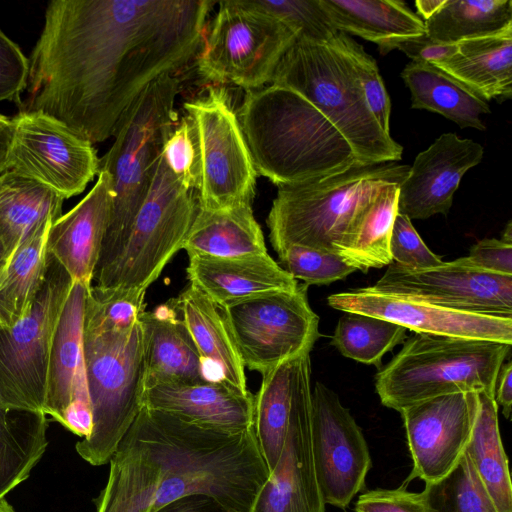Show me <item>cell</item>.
<instances>
[{
    "label": "cell",
    "instance_id": "cell-5",
    "mask_svg": "<svg viewBox=\"0 0 512 512\" xmlns=\"http://www.w3.org/2000/svg\"><path fill=\"white\" fill-rule=\"evenodd\" d=\"M179 91V80L172 74L152 82L127 111L112 146L99 159V171L107 172L111 179L112 209L95 270L121 247L147 196L163 147L177 122Z\"/></svg>",
    "mask_w": 512,
    "mask_h": 512
},
{
    "label": "cell",
    "instance_id": "cell-43",
    "mask_svg": "<svg viewBox=\"0 0 512 512\" xmlns=\"http://www.w3.org/2000/svg\"><path fill=\"white\" fill-rule=\"evenodd\" d=\"M334 41L351 61L365 101L380 128L390 134L391 102L374 58L349 35L339 32Z\"/></svg>",
    "mask_w": 512,
    "mask_h": 512
},
{
    "label": "cell",
    "instance_id": "cell-55",
    "mask_svg": "<svg viewBox=\"0 0 512 512\" xmlns=\"http://www.w3.org/2000/svg\"><path fill=\"white\" fill-rule=\"evenodd\" d=\"M6 264H7V255H6V251L3 246V243L0 239V274L4 270Z\"/></svg>",
    "mask_w": 512,
    "mask_h": 512
},
{
    "label": "cell",
    "instance_id": "cell-13",
    "mask_svg": "<svg viewBox=\"0 0 512 512\" xmlns=\"http://www.w3.org/2000/svg\"><path fill=\"white\" fill-rule=\"evenodd\" d=\"M308 285L248 299L221 309L245 368L261 375L312 350L319 317L309 305Z\"/></svg>",
    "mask_w": 512,
    "mask_h": 512
},
{
    "label": "cell",
    "instance_id": "cell-48",
    "mask_svg": "<svg viewBox=\"0 0 512 512\" xmlns=\"http://www.w3.org/2000/svg\"><path fill=\"white\" fill-rule=\"evenodd\" d=\"M465 260L488 272L512 275V244L500 239L485 238L475 243Z\"/></svg>",
    "mask_w": 512,
    "mask_h": 512
},
{
    "label": "cell",
    "instance_id": "cell-42",
    "mask_svg": "<svg viewBox=\"0 0 512 512\" xmlns=\"http://www.w3.org/2000/svg\"><path fill=\"white\" fill-rule=\"evenodd\" d=\"M254 8L279 18L304 37L330 43L339 33L331 24L319 0H247Z\"/></svg>",
    "mask_w": 512,
    "mask_h": 512
},
{
    "label": "cell",
    "instance_id": "cell-37",
    "mask_svg": "<svg viewBox=\"0 0 512 512\" xmlns=\"http://www.w3.org/2000/svg\"><path fill=\"white\" fill-rule=\"evenodd\" d=\"M424 23L431 39L458 44L512 27V1L444 0Z\"/></svg>",
    "mask_w": 512,
    "mask_h": 512
},
{
    "label": "cell",
    "instance_id": "cell-49",
    "mask_svg": "<svg viewBox=\"0 0 512 512\" xmlns=\"http://www.w3.org/2000/svg\"><path fill=\"white\" fill-rule=\"evenodd\" d=\"M412 61L435 63L452 57L458 50L457 44H447L431 39L427 34L409 39L398 45Z\"/></svg>",
    "mask_w": 512,
    "mask_h": 512
},
{
    "label": "cell",
    "instance_id": "cell-24",
    "mask_svg": "<svg viewBox=\"0 0 512 512\" xmlns=\"http://www.w3.org/2000/svg\"><path fill=\"white\" fill-rule=\"evenodd\" d=\"M89 286L73 281L51 345L45 414L59 423L74 401L90 403L84 359V309Z\"/></svg>",
    "mask_w": 512,
    "mask_h": 512
},
{
    "label": "cell",
    "instance_id": "cell-18",
    "mask_svg": "<svg viewBox=\"0 0 512 512\" xmlns=\"http://www.w3.org/2000/svg\"><path fill=\"white\" fill-rule=\"evenodd\" d=\"M328 305L345 313L370 315L415 334L483 339L512 344V317L455 310L372 287L332 294Z\"/></svg>",
    "mask_w": 512,
    "mask_h": 512
},
{
    "label": "cell",
    "instance_id": "cell-6",
    "mask_svg": "<svg viewBox=\"0 0 512 512\" xmlns=\"http://www.w3.org/2000/svg\"><path fill=\"white\" fill-rule=\"evenodd\" d=\"M511 345L483 339L413 334L375 377L382 405L399 413L438 396L474 392L494 397Z\"/></svg>",
    "mask_w": 512,
    "mask_h": 512
},
{
    "label": "cell",
    "instance_id": "cell-57",
    "mask_svg": "<svg viewBox=\"0 0 512 512\" xmlns=\"http://www.w3.org/2000/svg\"><path fill=\"white\" fill-rule=\"evenodd\" d=\"M344 512H346V511H344Z\"/></svg>",
    "mask_w": 512,
    "mask_h": 512
},
{
    "label": "cell",
    "instance_id": "cell-51",
    "mask_svg": "<svg viewBox=\"0 0 512 512\" xmlns=\"http://www.w3.org/2000/svg\"><path fill=\"white\" fill-rule=\"evenodd\" d=\"M512 362H504L498 372L494 399L502 407L505 418L510 419L512 408Z\"/></svg>",
    "mask_w": 512,
    "mask_h": 512
},
{
    "label": "cell",
    "instance_id": "cell-39",
    "mask_svg": "<svg viewBox=\"0 0 512 512\" xmlns=\"http://www.w3.org/2000/svg\"><path fill=\"white\" fill-rule=\"evenodd\" d=\"M423 491L427 512H499L466 451L447 476Z\"/></svg>",
    "mask_w": 512,
    "mask_h": 512
},
{
    "label": "cell",
    "instance_id": "cell-31",
    "mask_svg": "<svg viewBox=\"0 0 512 512\" xmlns=\"http://www.w3.org/2000/svg\"><path fill=\"white\" fill-rule=\"evenodd\" d=\"M411 93V107L441 114L460 128L485 130L489 102L431 63L411 61L400 74Z\"/></svg>",
    "mask_w": 512,
    "mask_h": 512
},
{
    "label": "cell",
    "instance_id": "cell-20",
    "mask_svg": "<svg viewBox=\"0 0 512 512\" xmlns=\"http://www.w3.org/2000/svg\"><path fill=\"white\" fill-rule=\"evenodd\" d=\"M483 157V147L454 133L439 136L420 152L399 187L398 213L411 219L447 215L459 183Z\"/></svg>",
    "mask_w": 512,
    "mask_h": 512
},
{
    "label": "cell",
    "instance_id": "cell-54",
    "mask_svg": "<svg viewBox=\"0 0 512 512\" xmlns=\"http://www.w3.org/2000/svg\"><path fill=\"white\" fill-rule=\"evenodd\" d=\"M501 241L507 243V244H512V224H511V221H509L506 225V227L504 228V231L502 233V236L500 238Z\"/></svg>",
    "mask_w": 512,
    "mask_h": 512
},
{
    "label": "cell",
    "instance_id": "cell-19",
    "mask_svg": "<svg viewBox=\"0 0 512 512\" xmlns=\"http://www.w3.org/2000/svg\"><path fill=\"white\" fill-rule=\"evenodd\" d=\"M312 444V385L306 380L292 407L284 446L249 512H326Z\"/></svg>",
    "mask_w": 512,
    "mask_h": 512
},
{
    "label": "cell",
    "instance_id": "cell-12",
    "mask_svg": "<svg viewBox=\"0 0 512 512\" xmlns=\"http://www.w3.org/2000/svg\"><path fill=\"white\" fill-rule=\"evenodd\" d=\"M184 108L197 150L198 207L215 211L251 204L258 174L226 92L210 89Z\"/></svg>",
    "mask_w": 512,
    "mask_h": 512
},
{
    "label": "cell",
    "instance_id": "cell-36",
    "mask_svg": "<svg viewBox=\"0 0 512 512\" xmlns=\"http://www.w3.org/2000/svg\"><path fill=\"white\" fill-rule=\"evenodd\" d=\"M479 408L466 452L499 512H512V484L502 444L498 405L494 397L478 393Z\"/></svg>",
    "mask_w": 512,
    "mask_h": 512
},
{
    "label": "cell",
    "instance_id": "cell-4",
    "mask_svg": "<svg viewBox=\"0 0 512 512\" xmlns=\"http://www.w3.org/2000/svg\"><path fill=\"white\" fill-rule=\"evenodd\" d=\"M271 83L297 92L317 108L347 140L357 165L402 158V146L378 125L351 61L334 39L318 43L298 37Z\"/></svg>",
    "mask_w": 512,
    "mask_h": 512
},
{
    "label": "cell",
    "instance_id": "cell-3",
    "mask_svg": "<svg viewBox=\"0 0 512 512\" xmlns=\"http://www.w3.org/2000/svg\"><path fill=\"white\" fill-rule=\"evenodd\" d=\"M258 175L277 187L357 165L337 128L297 92L271 84L247 91L236 112Z\"/></svg>",
    "mask_w": 512,
    "mask_h": 512
},
{
    "label": "cell",
    "instance_id": "cell-34",
    "mask_svg": "<svg viewBox=\"0 0 512 512\" xmlns=\"http://www.w3.org/2000/svg\"><path fill=\"white\" fill-rule=\"evenodd\" d=\"M0 180V239L8 261L42 222L62 215L65 199L46 185L12 171Z\"/></svg>",
    "mask_w": 512,
    "mask_h": 512
},
{
    "label": "cell",
    "instance_id": "cell-11",
    "mask_svg": "<svg viewBox=\"0 0 512 512\" xmlns=\"http://www.w3.org/2000/svg\"><path fill=\"white\" fill-rule=\"evenodd\" d=\"M72 283L49 253L45 282L30 312L12 327L0 325V400L6 409L45 414L51 345Z\"/></svg>",
    "mask_w": 512,
    "mask_h": 512
},
{
    "label": "cell",
    "instance_id": "cell-53",
    "mask_svg": "<svg viewBox=\"0 0 512 512\" xmlns=\"http://www.w3.org/2000/svg\"><path fill=\"white\" fill-rule=\"evenodd\" d=\"M444 0H417L415 6L417 8L419 17L426 21L430 18L443 4Z\"/></svg>",
    "mask_w": 512,
    "mask_h": 512
},
{
    "label": "cell",
    "instance_id": "cell-30",
    "mask_svg": "<svg viewBox=\"0 0 512 512\" xmlns=\"http://www.w3.org/2000/svg\"><path fill=\"white\" fill-rule=\"evenodd\" d=\"M401 184L377 188L363 203L344 236L337 254L346 264L367 272L392 263L390 238Z\"/></svg>",
    "mask_w": 512,
    "mask_h": 512
},
{
    "label": "cell",
    "instance_id": "cell-15",
    "mask_svg": "<svg viewBox=\"0 0 512 512\" xmlns=\"http://www.w3.org/2000/svg\"><path fill=\"white\" fill-rule=\"evenodd\" d=\"M312 444L326 504L347 508L364 490L372 460L360 426L338 395L320 382L312 389Z\"/></svg>",
    "mask_w": 512,
    "mask_h": 512
},
{
    "label": "cell",
    "instance_id": "cell-38",
    "mask_svg": "<svg viewBox=\"0 0 512 512\" xmlns=\"http://www.w3.org/2000/svg\"><path fill=\"white\" fill-rule=\"evenodd\" d=\"M406 331L384 319L346 313L338 320L331 345L347 358L380 368L383 356L406 340Z\"/></svg>",
    "mask_w": 512,
    "mask_h": 512
},
{
    "label": "cell",
    "instance_id": "cell-22",
    "mask_svg": "<svg viewBox=\"0 0 512 512\" xmlns=\"http://www.w3.org/2000/svg\"><path fill=\"white\" fill-rule=\"evenodd\" d=\"M144 406L222 433L254 426V395L221 381L155 384L145 389Z\"/></svg>",
    "mask_w": 512,
    "mask_h": 512
},
{
    "label": "cell",
    "instance_id": "cell-21",
    "mask_svg": "<svg viewBox=\"0 0 512 512\" xmlns=\"http://www.w3.org/2000/svg\"><path fill=\"white\" fill-rule=\"evenodd\" d=\"M112 209V185L107 172L88 194L51 225L47 248L73 281L92 284Z\"/></svg>",
    "mask_w": 512,
    "mask_h": 512
},
{
    "label": "cell",
    "instance_id": "cell-26",
    "mask_svg": "<svg viewBox=\"0 0 512 512\" xmlns=\"http://www.w3.org/2000/svg\"><path fill=\"white\" fill-rule=\"evenodd\" d=\"M174 300L211 379L249 393L245 367L220 307L192 284Z\"/></svg>",
    "mask_w": 512,
    "mask_h": 512
},
{
    "label": "cell",
    "instance_id": "cell-33",
    "mask_svg": "<svg viewBox=\"0 0 512 512\" xmlns=\"http://www.w3.org/2000/svg\"><path fill=\"white\" fill-rule=\"evenodd\" d=\"M55 218L42 222L14 251L0 274V325L12 327L31 310L45 282L48 234Z\"/></svg>",
    "mask_w": 512,
    "mask_h": 512
},
{
    "label": "cell",
    "instance_id": "cell-23",
    "mask_svg": "<svg viewBox=\"0 0 512 512\" xmlns=\"http://www.w3.org/2000/svg\"><path fill=\"white\" fill-rule=\"evenodd\" d=\"M187 278L218 307L293 290L298 281L268 254L238 257L191 255Z\"/></svg>",
    "mask_w": 512,
    "mask_h": 512
},
{
    "label": "cell",
    "instance_id": "cell-7",
    "mask_svg": "<svg viewBox=\"0 0 512 512\" xmlns=\"http://www.w3.org/2000/svg\"><path fill=\"white\" fill-rule=\"evenodd\" d=\"M408 165H355L315 180L278 186L267 217L276 252L296 245L337 253L366 199L380 186L402 184Z\"/></svg>",
    "mask_w": 512,
    "mask_h": 512
},
{
    "label": "cell",
    "instance_id": "cell-8",
    "mask_svg": "<svg viewBox=\"0 0 512 512\" xmlns=\"http://www.w3.org/2000/svg\"><path fill=\"white\" fill-rule=\"evenodd\" d=\"M83 336L93 426L75 448L86 462L101 466L110 461L144 407L143 330L139 320L129 331Z\"/></svg>",
    "mask_w": 512,
    "mask_h": 512
},
{
    "label": "cell",
    "instance_id": "cell-50",
    "mask_svg": "<svg viewBox=\"0 0 512 512\" xmlns=\"http://www.w3.org/2000/svg\"><path fill=\"white\" fill-rule=\"evenodd\" d=\"M155 512H230L214 498L193 494L175 499Z\"/></svg>",
    "mask_w": 512,
    "mask_h": 512
},
{
    "label": "cell",
    "instance_id": "cell-10",
    "mask_svg": "<svg viewBox=\"0 0 512 512\" xmlns=\"http://www.w3.org/2000/svg\"><path fill=\"white\" fill-rule=\"evenodd\" d=\"M299 34L247 0H224L197 53L198 72L206 79L247 91L272 81L284 54Z\"/></svg>",
    "mask_w": 512,
    "mask_h": 512
},
{
    "label": "cell",
    "instance_id": "cell-1",
    "mask_svg": "<svg viewBox=\"0 0 512 512\" xmlns=\"http://www.w3.org/2000/svg\"><path fill=\"white\" fill-rule=\"evenodd\" d=\"M211 0H53L20 110L91 144L114 136L140 94L198 53Z\"/></svg>",
    "mask_w": 512,
    "mask_h": 512
},
{
    "label": "cell",
    "instance_id": "cell-17",
    "mask_svg": "<svg viewBox=\"0 0 512 512\" xmlns=\"http://www.w3.org/2000/svg\"><path fill=\"white\" fill-rule=\"evenodd\" d=\"M479 408L478 393L462 392L434 397L400 412L414 478L434 483L459 463L470 441Z\"/></svg>",
    "mask_w": 512,
    "mask_h": 512
},
{
    "label": "cell",
    "instance_id": "cell-16",
    "mask_svg": "<svg viewBox=\"0 0 512 512\" xmlns=\"http://www.w3.org/2000/svg\"><path fill=\"white\" fill-rule=\"evenodd\" d=\"M371 287L455 310L512 317V275L479 269L464 257L420 270L392 262Z\"/></svg>",
    "mask_w": 512,
    "mask_h": 512
},
{
    "label": "cell",
    "instance_id": "cell-46",
    "mask_svg": "<svg viewBox=\"0 0 512 512\" xmlns=\"http://www.w3.org/2000/svg\"><path fill=\"white\" fill-rule=\"evenodd\" d=\"M28 75L29 58L0 29V102L11 101L20 107Z\"/></svg>",
    "mask_w": 512,
    "mask_h": 512
},
{
    "label": "cell",
    "instance_id": "cell-28",
    "mask_svg": "<svg viewBox=\"0 0 512 512\" xmlns=\"http://www.w3.org/2000/svg\"><path fill=\"white\" fill-rule=\"evenodd\" d=\"M308 379H311L310 351L262 375L261 386L254 395V428L269 473L280 458L296 394Z\"/></svg>",
    "mask_w": 512,
    "mask_h": 512
},
{
    "label": "cell",
    "instance_id": "cell-44",
    "mask_svg": "<svg viewBox=\"0 0 512 512\" xmlns=\"http://www.w3.org/2000/svg\"><path fill=\"white\" fill-rule=\"evenodd\" d=\"M390 254L392 262L413 270L435 267L444 262L426 246L411 220L400 213L395 217L391 232Z\"/></svg>",
    "mask_w": 512,
    "mask_h": 512
},
{
    "label": "cell",
    "instance_id": "cell-25",
    "mask_svg": "<svg viewBox=\"0 0 512 512\" xmlns=\"http://www.w3.org/2000/svg\"><path fill=\"white\" fill-rule=\"evenodd\" d=\"M140 323L144 339L146 388L161 383L213 381L179 316L174 299L151 311L145 310Z\"/></svg>",
    "mask_w": 512,
    "mask_h": 512
},
{
    "label": "cell",
    "instance_id": "cell-29",
    "mask_svg": "<svg viewBox=\"0 0 512 512\" xmlns=\"http://www.w3.org/2000/svg\"><path fill=\"white\" fill-rule=\"evenodd\" d=\"M450 58L431 63L481 98L512 96V27L457 44Z\"/></svg>",
    "mask_w": 512,
    "mask_h": 512
},
{
    "label": "cell",
    "instance_id": "cell-47",
    "mask_svg": "<svg viewBox=\"0 0 512 512\" xmlns=\"http://www.w3.org/2000/svg\"><path fill=\"white\" fill-rule=\"evenodd\" d=\"M355 512H427L424 491L410 492L404 486L396 489L368 490L355 503Z\"/></svg>",
    "mask_w": 512,
    "mask_h": 512
},
{
    "label": "cell",
    "instance_id": "cell-45",
    "mask_svg": "<svg viewBox=\"0 0 512 512\" xmlns=\"http://www.w3.org/2000/svg\"><path fill=\"white\" fill-rule=\"evenodd\" d=\"M162 155L168 168L186 187L197 189V150L188 118H183L174 128L163 147Z\"/></svg>",
    "mask_w": 512,
    "mask_h": 512
},
{
    "label": "cell",
    "instance_id": "cell-27",
    "mask_svg": "<svg viewBox=\"0 0 512 512\" xmlns=\"http://www.w3.org/2000/svg\"><path fill=\"white\" fill-rule=\"evenodd\" d=\"M333 27L377 44L386 55L404 41L426 34L425 23L399 0H319Z\"/></svg>",
    "mask_w": 512,
    "mask_h": 512
},
{
    "label": "cell",
    "instance_id": "cell-40",
    "mask_svg": "<svg viewBox=\"0 0 512 512\" xmlns=\"http://www.w3.org/2000/svg\"><path fill=\"white\" fill-rule=\"evenodd\" d=\"M145 293L91 284L86 293L83 333L129 331L145 311Z\"/></svg>",
    "mask_w": 512,
    "mask_h": 512
},
{
    "label": "cell",
    "instance_id": "cell-2",
    "mask_svg": "<svg viewBox=\"0 0 512 512\" xmlns=\"http://www.w3.org/2000/svg\"><path fill=\"white\" fill-rule=\"evenodd\" d=\"M109 463L96 512H155L193 494L249 512L270 474L254 426L222 433L146 406Z\"/></svg>",
    "mask_w": 512,
    "mask_h": 512
},
{
    "label": "cell",
    "instance_id": "cell-35",
    "mask_svg": "<svg viewBox=\"0 0 512 512\" xmlns=\"http://www.w3.org/2000/svg\"><path fill=\"white\" fill-rule=\"evenodd\" d=\"M10 411L0 400V498L25 481L48 446L45 414Z\"/></svg>",
    "mask_w": 512,
    "mask_h": 512
},
{
    "label": "cell",
    "instance_id": "cell-56",
    "mask_svg": "<svg viewBox=\"0 0 512 512\" xmlns=\"http://www.w3.org/2000/svg\"><path fill=\"white\" fill-rule=\"evenodd\" d=\"M0 512H16L5 497L0 498Z\"/></svg>",
    "mask_w": 512,
    "mask_h": 512
},
{
    "label": "cell",
    "instance_id": "cell-52",
    "mask_svg": "<svg viewBox=\"0 0 512 512\" xmlns=\"http://www.w3.org/2000/svg\"><path fill=\"white\" fill-rule=\"evenodd\" d=\"M13 136L12 118L0 113V176L7 172V162Z\"/></svg>",
    "mask_w": 512,
    "mask_h": 512
},
{
    "label": "cell",
    "instance_id": "cell-32",
    "mask_svg": "<svg viewBox=\"0 0 512 512\" xmlns=\"http://www.w3.org/2000/svg\"><path fill=\"white\" fill-rule=\"evenodd\" d=\"M182 249L188 256L212 257H238L267 252L263 232L248 203L215 211L198 207Z\"/></svg>",
    "mask_w": 512,
    "mask_h": 512
},
{
    "label": "cell",
    "instance_id": "cell-41",
    "mask_svg": "<svg viewBox=\"0 0 512 512\" xmlns=\"http://www.w3.org/2000/svg\"><path fill=\"white\" fill-rule=\"evenodd\" d=\"M280 267L306 285H329L356 271L335 252L288 246L277 252Z\"/></svg>",
    "mask_w": 512,
    "mask_h": 512
},
{
    "label": "cell",
    "instance_id": "cell-9",
    "mask_svg": "<svg viewBox=\"0 0 512 512\" xmlns=\"http://www.w3.org/2000/svg\"><path fill=\"white\" fill-rule=\"evenodd\" d=\"M197 211L193 189L172 173L161 155L125 241L95 270L92 285L146 291L182 249Z\"/></svg>",
    "mask_w": 512,
    "mask_h": 512
},
{
    "label": "cell",
    "instance_id": "cell-14",
    "mask_svg": "<svg viewBox=\"0 0 512 512\" xmlns=\"http://www.w3.org/2000/svg\"><path fill=\"white\" fill-rule=\"evenodd\" d=\"M11 118L7 171L32 178L64 199L82 193L98 175L99 159L93 144L59 121L25 110Z\"/></svg>",
    "mask_w": 512,
    "mask_h": 512
}]
</instances>
